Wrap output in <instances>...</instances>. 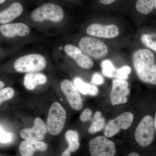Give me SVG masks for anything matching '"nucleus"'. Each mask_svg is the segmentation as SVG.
Wrapping results in <instances>:
<instances>
[{"label":"nucleus","instance_id":"f257e3e1","mask_svg":"<svg viewBox=\"0 0 156 156\" xmlns=\"http://www.w3.org/2000/svg\"><path fill=\"white\" fill-rule=\"evenodd\" d=\"M66 15V11L61 3L51 1L39 5L23 17L26 22L34 25L57 26L63 22Z\"/></svg>","mask_w":156,"mask_h":156},{"label":"nucleus","instance_id":"f03ea898","mask_svg":"<svg viewBox=\"0 0 156 156\" xmlns=\"http://www.w3.org/2000/svg\"><path fill=\"white\" fill-rule=\"evenodd\" d=\"M48 56L41 52H30L14 56L0 66V73L15 71L37 73L44 69L48 63Z\"/></svg>","mask_w":156,"mask_h":156},{"label":"nucleus","instance_id":"7ed1b4c3","mask_svg":"<svg viewBox=\"0 0 156 156\" xmlns=\"http://www.w3.org/2000/svg\"><path fill=\"white\" fill-rule=\"evenodd\" d=\"M134 69L140 80L156 85V63L154 53L148 49H140L132 55Z\"/></svg>","mask_w":156,"mask_h":156},{"label":"nucleus","instance_id":"20e7f679","mask_svg":"<svg viewBox=\"0 0 156 156\" xmlns=\"http://www.w3.org/2000/svg\"><path fill=\"white\" fill-rule=\"evenodd\" d=\"M31 33L30 27L23 21L0 24V45L5 44L18 48L19 44L31 36Z\"/></svg>","mask_w":156,"mask_h":156},{"label":"nucleus","instance_id":"39448f33","mask_svg":"<svg viewBox=\"0 0 156 156\" xmlns=\"http://www.w3.org/2000/svg\"><path fill=\"white\" fill-rule=\"evenodd\" d=\"M66 113L60 103L54 102L50 107L47 119V126L49 133L53 135H57L64 128Z\"/></svg>","mask_w":156,"mask_h":156},{"label":"nucleus","instance_id":"423d86ee","mask_svg":"<svg viewBox=\"0 0 156 156\" xmlns=\"http://www.w3.org/2000/svg\"><path fill=\"white\" fill-rule=\"evenodd\" d=\"M155 129L153 117L147 115L143 118L135 130L134 137L137 144L142 147H146L153 141Z\"/></svg>","mask_w":156,"mask_h":156},{"label":"nucleus","instance_id":"0eeeda50","mask_svg":"<svg viewBox=\"0 0 156 156\" xmlns=\"http://www.w3.org/2000/svg\"><path fill=\"white\" fill-rule=\"evenodd\" d=\"M78 48L89 57L99 59L108 53V48L104 42L92 37H83L79 41Z\"/></svg>","mask_w":156,"mask_h":156},{"label":"nucleus","instance_id":"6e6552de","mask_svg":"<svg viewBox=\"0 0 156 156\" xmlns=\"http://www.w3.org/2000/svg\"><path fill=\"white\" fill-rule=\"evenodd\" d=\"M24 0H12L0 9V24L16 22L26 14Z\"/></svg>","mask_w":156,"mask_h":156},{"label":"nucleus","instance_id":"1a4fd4ad","mask_svg":"<svg viewBox=\"0 0 156 156\" xmlns=\"http://www.w3.org/2000/svg\"><path fill=\"white\" fill-rule=\"evenodd\" d=\"M89 151L91 156H115L114 142L105 136H98L89 141Z\"/></svg>","mask_w":156,"mask_h":156},{"label":"nucleus","instance_id":"9d476101","mask_svg":"<svg viewBox=\"0 0 156 156\" xmlns=\"http://www.w3.org/2000/svg\"><path fill=\"white\" fill-rule=\"evenodd\" d=\"M134 118L132 113L127 112L109 121L105 128L104 136L109 138L119 133L121 130H127L131 127Z\"/></svg>","mask_w":156,"mask_h":156},{"label":"nucleus","instance_id":"9b49d317","mask_svg":"<svg viewBox=\"0 0 156 156\" xmlns=\"http://www.w3.org/2000/svg\"><path fill=\"white\" fill-rule=\"evenodd\" d=\"M128 86V82L125 80L115 79L112 81L110 94V99L112 105L115 106L128 102L127 96L130 92Z\"/></svg>","mask_w":156,"mask_h":156},{"label":"nucleus","instance_id":"f8f14e48","mask_svg":"<svg viewBox=\"0 0 156 156\" xmlns=\"http://www.w3.org/2000/svg\"><path fill=\"white\" fill-rule=\"evenodd\" d=\"M60 88L70 106L75 110H80L83 107V100L74 84L69 80H64L60 83Z\"/></svg>","mask_w":156,"mask_h":156},{"label":"nucleus","instance_id":"ddd939ff","mask_svg":"<svg viewBox=\"0 0 156 156\" xmlns=\"http://www.w3.org/2000/svg\"><path fill=\"white\" fill-rule=\"evenodd\" d=\"M47 125L41 118H36L33 127L22 129L20 131V136L25 140L29 141H41L48 132Z\"/></svg>","mask_w":156,"mask_h":156},{"label":"nucleus","instance_id":"4468645a","mask_svg":"<svg viewBox=\"0 0 156 156\" xmlns=\"http://www.w3.org/2000/svg\"><path fill=\"white\" fill-rule=\"evenodd\" d=\"M63 49L64 53L75 62L80 67L85 69H89L93 67L94 62L92 58L78 47L71 44H66Z\"/></svg>","mask_w":156,"mask_h":156},{"label":"nucleus","instance_id":"2eb2a0df","mask_svg":"<svg viewBox=\"0 0 156 156\" xmlns=\"http://www.w3.org/2000/svg\"><path fill=\"white\" fill-rule=\"evenodd\" d=\"M86 32L91 36L111 39L119 36L120 32L119 27L114 24L101 25L94 23L87 27Z\"/></svg>","mask_w":156,"mask_h":156},{"label":"nucleus","instance_id":"dca6fc26","mask_svg":"<svg viewBox=\"0 0 156 156\" xmlns=\"http://www.w3.org/2000/svg\"><path fill=\"white\" fill-rule=\"evenodd\" d=\"M48 147V144L43 141L25 140L22 141L20 144L19 151L23 156H33L35 152L45 151Z\"/></svg>","mask_w":156,"mask_h":156},{"label":"nucleus","instance_id":"f3484780","mask_svg":"<svg viewBox=\"0 0 156 156\" xmlns=\"http://www.w3.org/2000/svg\"><path fill=\"white\" fill-rule=\"evenodd\" d=\"M48 81V78L44 74L39 72L27 73L23 78V84L29 90H33L38 85H44Z\"/></svg>","mask_w":156,"mask_h":156},{"label":"nucleus","instance_id":"a211bd4d","mask_svg":"<svg viewBox=\"0 0 156 156\" xmlns=\"http://www.w3.org/2000/svg\"><path fill=\"white\" fill-rule=\"evenodd\" d=\"M73 82V84L78 91L83 95L95 96L98 93V90L97 87L85 83L80 78H76L74 80Z\"/></svg>","mask_w":156,"mask_h":156},{"label":"nucleus","instance_id":"6ab92c4d","mask_svg":"<svg viewBox=\"0 0 156 156\" xmlns=\"http://www.w3.org/2000/svg\"><path fill=\"white\" fill-rule=\"evenodd\" d=\"M155 0H135V11L143 15L150 14L154 9Z\"/></svg>","mask_w":156,"mask_h":156},{"label":"nucleus","instance_id":"aec40b11","mask_svg":"<svg viewBox=\"0 0 156 156\" xmlns=\"http://www.w3.org/2000/svg\"><path fill=\"white\" fill-rule=\"evenodd\" d=\"M105 126V119L102 117L100 112L97 111L95 113L92 118V124L89 128V133L94 134L99 132L104 128Z\"/></svg>","mask_w":156,"mask_h":156},{"label":"nucleus","instance_id":"412c9836","mask_svg":"<svg viewBox=\"0 0 156 156\" xmlns=\"http://www.w3.org/2000/svg\"><path fill=\"white\" fill-rule=\"evenodd\" d=\"M66 139L68 142V148L74 152L77 151L80 147L79 136L76 131L69 130L65 134Z\"/></svg>","mask_w":156,"mask_h":156},{"label":"nucleus","instance_id":"4be33fe9","mask_svg":"<svg viewBox=\"0 0 156 156\" xmlns=\"http://www.w3.org/2000/svg\"><path fill=\"white\" fill-rule=\"evenodd\" d=\"M141 41L147 48L156 52V33L143 34L141 36Z\"/></svg>","mask_w":156,"mask_h":156},{"label":"nucleus","instance_id":"5701e85b","mask_svg":"<svg viewBox=\"0 0 156 156\" xmlns=\"http://www.w3.org/2000/svg\"><path fill=\"white\" fill-rule=\"evenodd\" d=\"M101 66L104 75L110 78L115 77L116 70L111 61L107 59L104 60Z\"/></svg>","mask_w":156,"mask_h":156},{"label":"nucleus","instance_id":"b1692460","mask_svg":"<svg viewBox=\"0 0 156 156\" xmlns=\"http://www.w3.org/2000/svg\"><path fill=\"white\" fill-rule=\"evenodd\" d=\"M15 95V91L12 87H7L0 90V106L4 102L11 100Z\"/></svg>","mask_w":156,"mask_h":156},{"label":"nucleus","instance_id":"393cba45","mask_svg":"<svg viewBox=\"0 0 156 156\" xmlns=\"http://www.w3.org/2000/svg\"><path fill=\"white\" fill-rule=\"evenodd\" d=\"M13 135L10 131H6L0 124V143L7 144L10 143L13 140Z\"/></svg>","mask_w":156,"mask_h":156},{"label":"nucleus","instance_id":"a878e982","mask_svg":"<svg viewBox=\"0 0 156 156\" xmlns=\"http://www.w3.org/2000/svg\"><path fill=\"white\" fill-rule=\"evenodd\" d=\"M131 69L130 66H125L116 70L115 77L116 79L126 80L128 79V75L131 73Z\"/></svg>","mask_w":156,"mask_h":156},{"label":"nucleus","instance_id":"bb28decb","mask_svg":"<svg viewBox=\"0 0 156 156\" xmlns=\"http://www.w3.org/2000/svg\"><path fill=\"white\" fill-rule=\"evenodd\" d=\"M18 48H5L0 45V59H3L11 55H13L17 52Z\"/></svg>","mask_w":156,"mask_h":156},{"label":"nucleus","instance_id":"cd10ccee","mask_svg":"<svg viewBox=\"0 0 156 156\" xmlns=\"http://www.w3.org/2000/svg\"><path fill=\"white\" fill-rule=\"evenodd\" d=\"M123 0H95L96 4H98L102 8H112L113 5L119 4V2Z\"/></svg>","mask_w":156,"mask_h":156},{"label":"nucleus","instance_id":"c85d7f7f","mask_svg":"<svg viewBox=\"0 0 156 156\" xmlns=\"http://www.w3.org/2000/svg\"><path fill=\"white\" fill-rule=\"evenodd\" d=\"M92 112L90 108H87L82 112L80 116V119L83 122L90 121L92 119Z\"/></svg>","mask_w":156,"mask_h":156},{"label":"nucleus","instance_id":"c756f323","mask_svg":"<svg viewBox=\"0 0 156 156\" xmlns=\"http://www.w3.org/2000/svg\"><path fill=\"white\" fill-rule=\"evenodd\" d=\"M92 82L96 85H101L103 83L104 80L103 77L100 74L96 73L92 76Z\"/></svg>","mask_w":156,"mask_h":156},{"label":"nucleus","instance_id":"7c9ffc66","mask_svg":"<svg viewBox=\"0 0 156 156\" xmlns=\"http://www.w3.org/2000/svg\"><path fill=\"white\" fill-rule=\"evenodd\" d=\"M81 0H57L58 2L61 3L62 5H73L80 3Z\"/></svg>","mask_w":156,"mask_h":156},{"label":"nucleus","instance_id":"2f4dec72","mask_svg":"<svg viewBox=\"0 0 156 156\" xmlns=\"http://www.w3.org/2000/svg\"><path fill=\"white\" fill-rule=\"evenodd\" d=\"M57 1V0H24V1L27 2H29L34 3V4H38V6L43 3L46 2L47 1Z\"/></svg>","mask_w":156,"mask_h":156},{"label":"nucleus","instance_id":"473e14b6","mask_svg":"<svg viewBox=\"0 0 156 156\" xmlns=\"http://www.w3.org/2000/svg\"><path fill=\"white\" fill-rule=\"evenodd\" d=\"M8 84L7 79H4L2 77H1L0 76V90L5 87H8L7 86Z\"/></svg>","mask_w":156,"mask_h":156},{"label":"nucleus","instance_id":"72a5a7b5","mask_svg":"<svg viewBox=\"0 0 156 156\" xmlns=\"http://www.w3.org/2000/svg\"><path fill=\"white\" fill-rule=\"evenodd\" d=\"M12 0H0V9L9 4Z\"/></svg>","mask_w":156,"mask_h":156},{"label":"nucleus","instance_id":"f704fd0d","mask_svg":"<svg viewBox=\"0 0 156 156\" xmlns=\"http://www.w3.org/2000/svg\"><path fill=\"white\" fill-rule=\"evenodd\" d=\"M71 151L68 148H67L62 154L61 156H70Z\"/></svg>","mask_w":156,"mask_h":156},{"label":"nucleus","instance_id":"c9c22d12","mask_svg":"<svg viewBox=\"0 0 156 156\" xmlns=\"http://www.w3.org/2000/svg\"><path fill=\"white\" fill-rule=\"evenodd\" d=\"M128 156H140L138 154V153L136 152H131V153L129 154V155Z\"/></svg>","mask_w":156,"mask_h":156},{"label":"nucleus","instance_id":"e433bc0d","mask_svg":"<svg viewBox=\"0 0 156 156\" xmlns=\"http://www.w3.org/2000/svg\"><path fill=\"white\" fill-rule=\"evenodd\" d=\"M154 126L155 129L156 131V112L155 115L154 119Z\"/></svg>","mask_w":156,"mask_h":156},{"label":"nucleus","instance_id":"4c0bfd02","mask_svg":"<svg viewBox=\"0 0 156 156\" xmlns=\"http://www.w3.org/2000/svg\"><path fill=\"white\" fill-rule=\"evenodd\" d=\"M154 9L156 10V0H155V2Z\"/></svg>","mask_w":156,"mask_h":156},{"label":"nucleus","instance_id":"58836bf2","mask_svg":"<svg viewBox=\"0 0 156 156\" xmlns=\"http://www.w3.org/2000/svg\"></svg>","mask_w":156,"mask_h":156}]
</instances>
